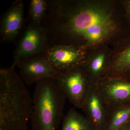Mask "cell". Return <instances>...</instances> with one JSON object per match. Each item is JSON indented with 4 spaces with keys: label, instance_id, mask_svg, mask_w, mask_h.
<instances>
[{
    "label": "cell",
    "instance_id": "4fadbf2b",
    "mask_svg": "<svg viewBox=\"0 0 130 130\" xmlns=\"http://www.w3.org/2000/svg\"><path fill=\"white\" fill-rule=\"evenodd\" d=\"M130 118V104L109 107L105 130H118L125 126Z\"/></svg>",
    "mask_w": 130,
    "mask_h": 130
},
{
    "label": "cell",
    "instance_id": "6da1fadb",
    "mask_svg": "<svg viewBox=\"0 0 130 130\" xmlns=\"http://www.w3.org/2000/svg\"><path fill=\"white\" fill-rule=\"evenodd\" d=\"M41 24L49 46L111 47L130 35L121 0H48Z\"/></svg>",
    "mask_w": 130,
    "mask_h": 130
},
{
    "label": "cell",
    "instance_id": "e0dca14e",
    "mask_svg": "<svg viewBox=\"0 0 130 130\" xmlns=\"http://www.w3.org/2000/svg\"><path fill=\"white\" fill-rule=\"evenodd\" d=\"M126 130H130V118L126 125Z\"/></svg>",
    "mask_w": 130,
    "mask_h": 130
},
{
    "label": "cell",
    "instance_id": "9a60e30c",
    "mask_svg": "<svg viewBox=\"0 0 130 130\" xmlns=\"http://www.w3.org/2000/svg\"><path fill=\"white\" fill-rule=\"evenodd\" d=\"M47 9V1L31 0L29 4L27 20L31 22L41 24L46 14Z\"/></svg>",
    "mask_w": 130,
    "mask_h": 130
},
{
    "label": "cell",
    "instance_id": "30bf717a",
    "mask_svg": "<svg viewBox=\"0 0 130 130\" xmlns=\"http://www.w3.org/2000/svg\"><path fill=\"white\" fill-rule=\"evenodd\" d=\"M97 85L109 107L130 104V81L108 76L101 79Z\"/></svg>",
    "mask_w": 130,
    "mask_h": 130
},
{
    "label": "cell",
    "instance_id": "ba28073f",
    "mask_svg": "<svg viewBox=\"0 0 130 130\" xmlns=\"http://www.w3.org/2000/svg\"><path fill=\"white\" fill-rule=\"evenodd\" d=\"M81 109L96 130H105L109 107L103 97L97 85L91 86Z\"/></svg>",
    "mask_w": 130,
    "mask_h": 130
},
{
    "label": "cell",
    "instance_id": "2e32d148",
    "mask_svg": "<svg viewBox=\"0 0 130 130\" xmlns=\"http://www.w3.org/2000/svg\"><path fill=\"white\" fill-rule=\"evenodd\" d=\"M124 9L126 18L130 28V0H121Z\"/></svg>",
    "mask_w": 130,
    "mask_h": 130
},
{
    "label": "cell",
    "instance_id": "7a4b0ae2",
    "mask_svg": "<svg viewBox=\"0 0 130 130\" xmlns=\"http://www.w3.org/2000/svg\"><path fill=\"white\" fill-rule=\"evenodd\" d=\"M33 100L15 67L0 70V130H28Z\"/></svg>",
    "mask_w": 130,
    "mask_h": 130
},
{
    "label": "cell",
    "instance_id": "9c48e42d",
    "mask_svg": "<svg viewBox=\"0 0 130 130\" xmlns=\"http://www.w3.org/2000/svg\"><path fill=\"white\" fill-rule=\"evenodd\" d=\"M112 57L111 47L101 44L89 49L84 66L91 81L97 85L101 79L107 76Z\"/></svg>",
    "mask_w": 130,
    "mask_h": 130
},
{
    "label": "cell",
    "instance_id": "5bb4252c",
    "mask_svg": "<svg viewBox=\"0 0 130 130\" xmlns=\"http://www.w3.org/2000/svg\"><path fill=\"white\" fill-rule=\"evenodd\" d=\"M63 120L61 130H96L86 116L73 108L68 111Z\"/></svg>",
    "mask_w": 130,
    "mask_h": 130
},
{
    "label": "cell",
    "instance_id": "8992f818",
    "mask_svg": "<svg viewBox=\"0 0 130 130\" xmlns=\"http://www.w3.org/2000/svg\"><path fill=\"white\" fill-rule=\"evenodd\" d=\"M88 53V50L76 46L59 45L49 46L43 54L55 70L61 73L84 66Z\"/></svg>",
    "mask_w": 130,
    "mask_h": 130
},
{
    "label": "cell",
    "instance_id": "7c38bea8",
    "mask_svg": "<svg viewBox=\"0 0 130 130\" xmlns=\"http://www.w3.org/2000/svg\"><path fill=\"white\" fill-rule=\"evenodd\" d=\"M112 57L108 76L130 82V35L111 46Z\"/></svg>",
    "mask_w": 130,
    "mask_h": 130
},
{
    "label": "cell",
    "instance_id": "ac0fdd59",
    "mask_svg": "<svg viewBox=\"0 0 130 130\" xmlns=\"http://www.w3.org/2000/svg\"><path fill=\"white\" fill-rule=\"evenodd\" d=\"M118 130H126V126H125L122 127V128H120V129H119Z\"/></svg>",
    "mask_w": 130,
    "mask_h": 130
},
{
    "label": "cell",
    "instance_id": "3957f363",
    "mask_svg": "<svg viewBox=\"0 0 130 130\" xmlns=\"http://www.w3.org/2000/svg\"><path fill=\"white\" fill-rule=\"evenodd\" d=\"M66 96L56 78L36 83L30 118L32 130H55L63 118Z\"/></svg>",
    "mask_w": 130,
    "mask_h": 130
},
{
    "label": "cell",
    "instance_id": "8fae6325",
    "mask_svg": "<svg viewBox=\"0 0 130 130\" xmlns=\"http://www.w3.org/2000/svg\"><path fill=\"white\" fill-rule=\"evenodd\" d=\"M24 20L23 1H15L5 12L1 19V42L8 43L14 41L23 28Z\"/></svg>",
    "mask_w": 130,
    "mask_h": 130
},
{
    "label": "cell",
    "instance_id": "277c9868",
    "mask_svg": "<svg viewBox=\"0 0 130 130\" xmlns=\"http://www.w3.org/2000/svg\"><path fill=\"white\" fill-rule=\"evenodd\" d=\"M55 78L70 102L76 107L81 109L89 90L93 84L84 66L68 70Z\"/></svg>",
    "mask_w": 130,
    "mask_h": 130
},
{
    "label": "cell",
    "instance_id": "52a82bcc",
    "mask_svg": "<svg viewBox=\"0 0 130 130\" xmlns=\"http://www.w3.org/2000/svg\"><path fill=\"white\" fill-rule=\"evenodd\" d=\"M16 66L19 69L21 79L28 85L42 79L55 78L60 74L55 70L43 54L23 59Z\"/></svg>",
    "mask_w": 130,
    "mask_h": 130
},
{
    "label": "cell",
    "instance_id": "5b68a950",
    "mask_svg": "<svg viewBox=\"0 0 130 130\" xmlns=\"http://www.w3.org/2000/svg\"><path fill=\"white\" fill-rule=\"evenodd\" d=\"M48 47L46 31L41 24L28 23L14 50L11 66L15 67L23 59L43 54Z\"/></svg>",
    "mask_w": 130,
    "mask_h": 130
}]
</instances>
